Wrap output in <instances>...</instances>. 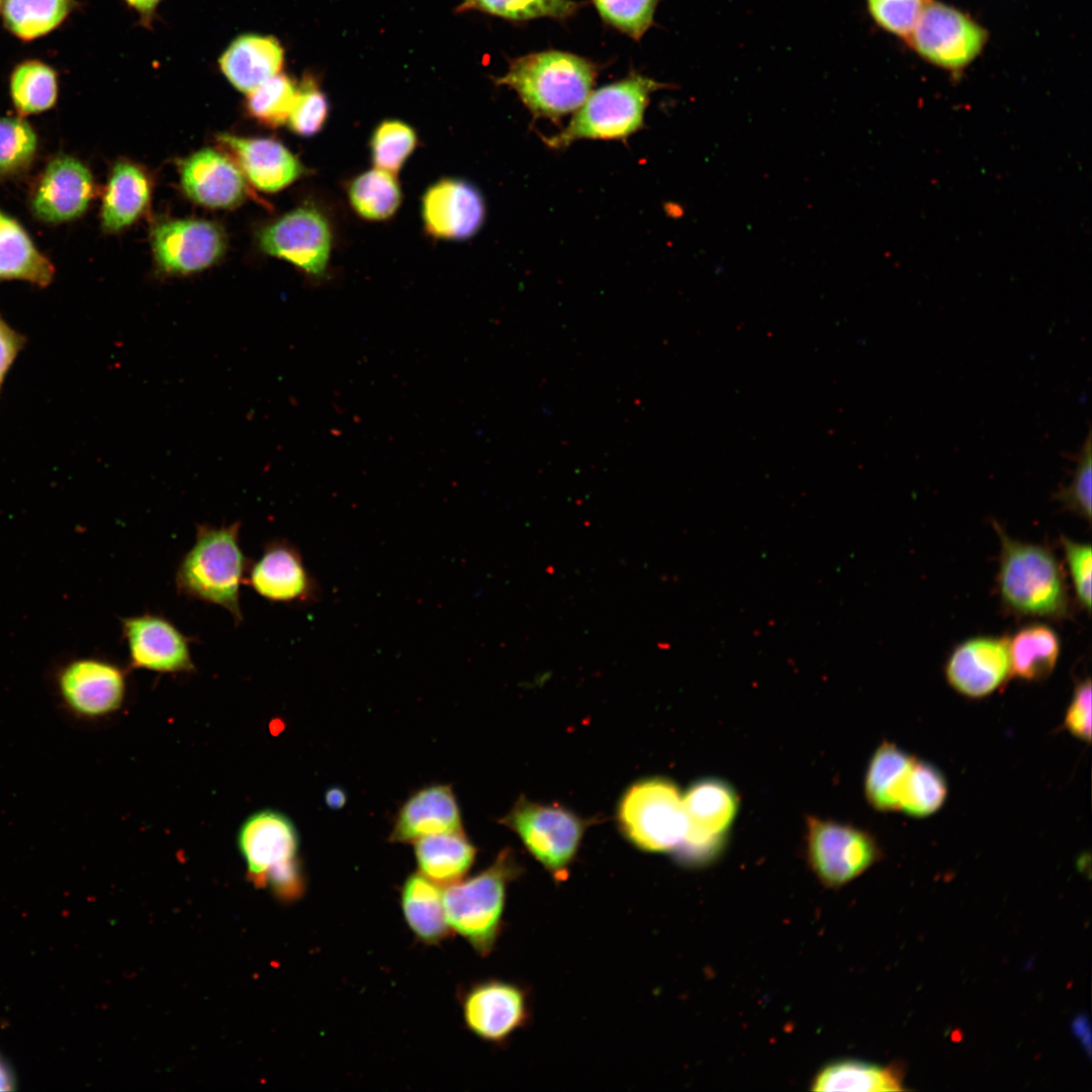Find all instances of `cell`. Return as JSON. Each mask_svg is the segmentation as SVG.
Instances as JSON below:
<instances>
[{
	"label": "cell",
	"mask_w": 1092,
	"mask_h": 1092,
	"mask_svg": "<svg viewBox=\"0 0 1092 1092\" xmlns=\"http://www.w3.org/2000/svg\"><path fill=\"white\" fill-rule=\"evenodd\" d=\"M598 75L599 66L592 60L548 50L511 60L494 82L514 90L535 118L557 122L583 103Z\"/></svg>",
	"instance_id": "6da1fadb"
},
{
	"label": "cell",
	"mask_w": 1092,
	"mask_h": 1092,
	"mask_svg": "<svg viewBox=\"0 0 1092 1092\" xmlns=\"http://www.w3.org/2000/svg\"><path fill=\"white\" fill-rule=\"evenodd\" d=\"M240 529L239 521L220 527L197 524L194 543L175 573L178 594L223 608L236 625L244 621L241 585L251 561L241 548Z\"/></svg>",
	"instance_id": "7a4b0ae2"
},
{
	"label": "cell",
	"mask_w": 1092,
	"mask_h": 1092,
	"mask_svg": "<svg viewBox=\"0 0 1092 1092\" xmlns=\"http://www.w3.org/2000/svg\"><path fill=\"white\" fill-rule=\"evenodd\" d=\"M994 528L1001 545L997 583L1004 607L1020 616L1065 617L1069 609L1067 585L1054 553L1010 538L997 523Z\"/></svg>",
	"instance_id": "3957f363"
},
{
	"label": "cell",
	"mask_w": 1092,
	"mask_h": 1092,
	"mask_svg": "<svg viewBox=\"0 0 1092 1092\" xmlns=\"http://www.w3.org/2000/svg\"><path fill=\"white\" fill-rule=\"evenodd\" d=\"M521 873L514 851L506 848L488 868L447 886L443 893L450 928L478 954L487 956L493 950L502 930L508 887Z\"/></svg>",
	"instance_id": "277c9868"
},
{
	"label": "cell",
	"mask_w": 1092,
	"mask_h": 1092,
	"mask_svg": "<svg viewBox=\"0 0 1092 1092\" xmlns=\"http://www.w3.org/2000/svg\"><path fill=\"white\" fill-rule=\"evenodd\" d=\"M669 87L632 71L592 91L566 127L557 134L543 136V141L552 149L568 147L578 140L625 141L644 126L652 93Z\"/></svg>",
	"instance_id": "5b68a950"
},
{
	"label": "cell",
	"mask_w": 1092,
	"mask_h": 1092,
	"mask_svg": "<svg viewBox=\"0 0 1092 1092\" xmlns=\"http://www.w3.org/2000/svg\"><path fill=\"white\" fill-rule=\"evenodd\" d=\"M623 835L647 852L674 851L687 827L684 795L665 778H648L630 786L618 810Z\"/></svg>",
	"instance_id": "8992f818"
},
{
	"label": "cell",
	"mask_w": 1092,
	"mask_h": 1092,
	"mask_svg": "<svg viewBox=\"0 0 1092 1092\" xmlns=\"http://www.w3.org/2000/svg\"><path fill=\"white\" fill-rule=\"evenodd\" d=\"M500 822L514 831L526 849L556 882L570 871L589 820L558 804L521 797Z\"/></svg>",
	"instance_id": "52a82bcc"
},
{
	"label": "cell",
	"mask_w": 1092,
	"mask_h": 1092,
	"mask_svg": "<svg viewBox=\"0 0 1092 1092\" xmlns=\"http://www.w3.org/2000/svg\"><path fill=\"white\" fill-rule=\"evenodd\" d=\"M987 38V30L972 17L929 0L906 41L928 63L956 72L981 54Z\"/></svg>",
	"instance_id": "ba28073f"
},
{
	"label": "cell",
	"mask_w": 1092,
	"mask_h": 1092,
	"mask_svg": "<svg viewBox=\"0 0 1092 1092\" xmlns=\"http://www.w3.org/2000/svg\"><path fill=\"white\" fill-rule=\"evenodd\" d=\"M687 827L674 850L687 866L711 860L721 848L738 810L735 790L718 779H704L692 785L684 796Z\"/></svg>",
	"instance_id": "9c48e42d"
},
{
	"label": "cell",
	"mask_w": 1092,
	"mask_h": 1092,
	"mask_svg": "<svg viewBox=\"0 0 1092 1092\" xmlns=\"http://www.w3.org/2000/svg\"><path fill=\"white\" fill-rule=\"evenodd\" d=\"M807 857L817 879L838 889L866 872L878 859L873 836L851 825L807 818Z\"/></svg>",
	"instance_id": "30bf717a"
},
{
	"label": "cell",
	"mask_w": 1092,
	"mask_h": 1092,
	"mask_svg": "<svg viewBox=\"0 0 1092 1092\" xmlns=\"http://www.w3.org/2000/svg\"><path fill=\"white\" fill-rule=\"evenodd\" d=\"M259 246L266 254L284 259L308 275L323 277L332 248L331 228L318 209L300 206L264 228Z\"/></svg>",
	"instance_id": "8fae6325"
},
{
	"label": "cell",
	"mask_w": 1092,
	"mask_h": 1092,
	"mask_svg": "<svg viewBox=\"0 0 1092 1092\" xmlns=\"http://www.w3.org/2000/svg\"><path fill=\"white\" fill-rule=\"evenodd\" d=\"M245 583L261 598L288 606H310L322 597L299 549L284 538L265 543L259 558L250 561Z\"/></svg>",
	"instance_id": "7c38bea8"
},
{
	"label": "cell",
	"mask_w": 1092,
	"mask_h": 1092,
	"mask_svg": "<svg viewBox=\"0 0 1092 1092\" xmlns=\"http://www.w3.org/2000/svg\"><path fill=\"white\" fill-rule=\"evenodd\" d=\"M461 1003L467 1028L490 1043L507 1041L530 1019L527 990L509 981L478 982L464 993Z\"/></svg>",
	"instance_id": "4fadbf2b"
},
{
	"label": "cell",
	"mask_w": 1092,
	"mask_h": 1092,
	"mask_svg": "<svg viewBox=\"0 0 1092 1092\" xmlns=\"http://www.w3.org/2000/svg\"><path fill=\"white\" fill-rule=\"evenodd\" d=\"M129 666L161 673L191 672V638L162 615L145 612L120 619Z\"/></svg>",
	"instance_id": "5bb4252c"
},
{
	"label": "cell",
	"mask_w": 1092,
	"mask_h": 1092,
	"mask_svg": "<svg viewBox=\"0 0 1092 1092\" xmlns=\"http://www.w3.org/2000/svg\"><path fill=\"white\" fill-rule=\"evenodd\" d=\"M151 243L159 268L174 275L206 269L216 263L225 250L221 228L203 219L163 221L152 230Z\"/></svg>",
	"instance_id": "9a60e30c"
},
{
	"label": "cell",
	"mask_w": 1092,
	"mask_h": 1092,
	"mask_svg": "<svg viewBox=\"0 0 1092 1092\" xmlns=\"http://www.w3.org/2000/svg\"><path fill=\"white\" fill-rule=\"evenodd\" d=\"M59 694L65 706L83 718H98L120 708L126 692L125 671L98 657L68 662L58 673Z\"/></svg>",
	"instance_id": "2e32d148"
},
{
	"label": "cell",
	"mask_w": 1092,
	"mask_h": 1092,
	"mask_svg": "<svg viewBox=\"0 0 1092 1092\" xmlns=\"http://www.w3.org/2000/svg\"><path fill=\"white\" fill-rule=\"evenodd\" d=\"M94 195L90 170L69 155L53 158L37 178L29 198L33 215L47 223H62L82 216Z\"/></svg>",
	"instance_id": "e0dca14e"
},
{
	"label": "cell",
	"mask_w": 1092,
	"mask_h": 1092,
	"mask_svg": "<svg viewBox=\"0 0 1092 1092\" xmlns=\"http://www.w3.org/2000/svg\"><path fill=\"white\" fill-rule=\"evenodd\" d=\"M238 846L251 881L265 886L272 873L297 859L298 835L288 817L265 809L244 821L238 834Z\"/></svg>",
	"instance_id": "ac0fdd59"
},
{
	"label": "cell",
	"mask_w": 1092,
	"mask_h": 1092,
	"mask_svg": "<svg viewBox=\"0 0 1092 1092\" xmlns=\"http://www.w3.org/2000/svg\"><path fill=\"white\" fill-rule=\"evenodd\" d=\"M944 671L949 686L961 695L974 699L989 696L1011 675L1009 639H967L950 653Z\"/></svg>",
	"instance_id": "d6986e66"
},
{
	"label": "cell",
	"mask_w": 1092,
	"mask_h": 1092,
	"mask_svg": "<svg viewBox=\"0 0 1092 1092\" xmlns=\"http://www.w3.org/2000/svg\"><path fill=\"white\" fill-rule=\"evenodd\" d=\"M422 216L429 235L444 240H465L481 228L485 206L475 186L461 179H442L422 199Z\"/></svg>",
	"instance_id": "ffe728a7"
},
{
	"label": "cell",
	"mask_w": 1092,
	"mask_h": 1092,
	"mask_svg": "<svg viewBox=\"0 0 1092 1092\" xmlns=\"http://www.w3.org/2000/svg\"><path fill=\"white\" fill-rule=\"evenodd\" d=\"M180 181L186 195L211 208H232L247 194L246 178L234 160L212 149H202L180 167Z\"/></svg>",
	"instance_id": "44dd1931"
},
{
	"label": "cell",
	"mask_w": 1092,
	"mask_h": 1092,
	"mask_svg": "<svg viewBox=\"0 0 1092 1092\" xmlns=\"http://www.w3.org/2000/svg\"><path fill=\"white\" fill-rule=\"evenodd\" d=\"M216 140L231 154L245 178L261 191L277 192L304 173L299 160L276 140L226 132L219 133Z\"/></svg>",
	"instance_id": "7402d4cb"
},
{
	"label": "cell",
	"mask_w": 1092,
	"mask_h": 1092,
	"mask_svg": "<svg viewBox=\"0 0 1092 1092\" xmlns=\"http://www.w3.org/2000/svg\"><path fill=\"white\" fill-rule=\"evenodd\" d=\"M459 831L461 816L451 787L435 785L406 800L397 813L389 840L414 842L427 835Z\"/></svg>",
	"instance_id": "603a6c76"
},
{
	"label": "cell",
	"mask_w": 1092,
	"mask_h": 1092,
	"mask_svg": "<svg viewBox=\"0 0 1092 1092\" xmlns=\"http://www.w3.org/2000/svg\"><path fill=\"white\" fill-rule=\"evenodd\" d=\"M283 60V49L275 37L249 33L232 41L218 62L233 86L249 93L280 73Z\"/></svg>",
	"instance_id": "cb8c5ba5"
},
{
	"label": "cell",
	"mask_w": 1092,
	"mask_h": 1092,
	"mask_svg": "<svg viewBox=\"0 0 1092 1092\" xmlns=\"http://www.w3.org/2000/svg\"><path fill=\"white\" fill-rule=\"evenodd\" d=\"M151 197V182L136 164L117 161L109 175L102 199L101 225L117 233L132 224L145 211Z\"/></svg>",
	"instance_id": "d4e9b609"
},
{
	"label": "cell",
	"mask_w": 1092,
	"mask_h": 1092,
	"mask_svg": "<svg viewBox=\"0 0 1092 1092\" xmlns=\"http://www.w3.org/2000/svg\"><path fill=\"white\" fill-rule=\"evenodd\" d=\"M54 275V265L22 225L0 210V280L18 279L46 287Z\"/></svg>",
	"instance_id": "484cf974"
},
{
	"label": "cell",
	"mask_w": 1092,
	"mask_h": 1092,
	"mask_svg": "<svg viewBox=\"0 0 1092 1092\" xmlns=\"http://www.w3.org/2000/svg\"><path fill=\"white\" fill-rule=\"evenodd\" d=\"M414 844L420 873L439 886L462 880L476 855L463 831L427 835Z\"/></svg>",
	"instance_id": "4316f807"
},
{
	"label": "cell",
	"mask_w": 1092,
	"mask_h": 1092,
	"mask_svg": "<svg viewBox=\"0 0 1092 1092\" xmlns=\"http://www.w3.org/2000/svg\"><path fill=\"white\" fill-rule=\"evenodd\" d=\"M400 905L406 924L421 941L437 944L450 935L443 893L423 874H412L405 880Z\"/></svg>",
	"instance_id": "83f0119b"
},
{
	"label": "cell",
	"mask_w": 1092,
	"mask_h": 1092,
	"mask_svg": "<svg viewBox=\"0 0 1092 1092\" xmlns=\"http://www.w3.org/2000/svg\"><path fill=\"white\" fill-rule=\"evenodd\" d=\"M903 1073L898 1066L881 1067L856 1060L827 1064L811 1081L813 1091H901Z\"/></svg>",
	"instance_id": "f1b7e54d"
},
{
	"label": "cell",
	"mask_w": 1092,
	"mask_h": 1092,
	"mask_svg": "<svg viewBox=\"0 0 1092 1092\" xmlns=\"http://www.w3.org/2000/svg\"><path fill=\"white\" fill-rule=\"evenodd\" d=\"M1061 652L1058 634L1044 624H1030L1009 639L1011 674L1039 680L1054 670Z\"/></svg>",
	"instance_id": "f546056e"
},
{
	"label": "cell",
	"mask_w": 1092,
	"mask_h": 1092,
	"mask_svg": "<svg viewBox=\"0 0 1092 1092\" xmlns=\"http://www.w3.org/2000/svg\"><path fill=\"white\" fill-rule=\"evenodd\" d=\"M914 757L893 743L884 742L875 751L866 774L868 802L879 811H896Z\"/></svg>",
	"instance_id": "4dcf8cb0"
},
{
	"label": "cell",
	"mask_w": 1092,
	"mask_h": 1092,
	"mask_svg": "<svg viewBox=\"0 0 1092 1092\" xmlns=\"http://www.w3.org/2000/svg\"><path fill=\"white\" fill-rule=\"evenodd\" d=\"M9 92L20 116L47 111L58 99V74L42 61L24 60L11 71Z\"/></svg>",
	"instance_id": "1f68e13d"
},
{
	"label": "cell",
	"mask_w": 1092,
	"mask_h": 1092,
	"mask_svg": "<svg viewBox=\"0 0 1092 1092\" xmlns=\"http://www.w3.org/2000/svg\"><path fill=\"white\" fill-rule=\"evenodd\" d=\"M74 7L75 0H4L3 22L18 39L33 40L58 28Z\"/></svg>",
	"instance_id": "d6a6232c"
},
{
	"label": "cell",
	"mask_w": 1092,
	"mask_h": 1092,
	"mask_svg": "<svg viewBox=\"0 0 1092 1092\" xmlns=\"http://www.w3.org/2000/svg\"><path fill=\"white\" fill-rule=\"evenodd\" d=\"M348 196L354 210L370 220L389 218L401 203L395 175L378 168L356 177L349 186Z\"/></svg>",
	"instance_id": "836d02e7"
},
{
	"label": "cell",
	"mask_w": 1092,
	"mask_h": 1092,
	"mask_svg": "<svg viewBox=\"0 0 1092 1092\" xmlns=\"http://www.w3.org/2000/svg\"><path fill=\"white\" fill-rule=\"evenodd\" d=\"M585 5L575 0H463L457 10L480 11L513 22L537 18L565 21Z\"/></svg>",
	"instance_id": "e575fe53"
},
{
	"label": "cell",
	"mask_w": 1092,
	"mask_h": 1092,
	"mask_svg": "<svg viewBox=\"0 0 1092 1092\" xmlns=\"http://www.w3.org/2000/svg\"><path fill=\"white\" fill-rule=\"evenodd\" d=\"M947 785L932 764L914 759L900 798V808L912 817H927L944 803Z\"/></svg>",
	"instance_id": "d590c367"
},
{
	"label": "cell",
	"mask_w": 1092,
	"mask_h": 1092,
	"mask_svg": "<svg viewBox=\"0 0 1092 1092\" xmlns=\"http://www.w3.org/2000/svg\"><path fill=\"white\" fill-rule=\"evenodd\" d=\"M296 95L295 82L278 73L249 92L246 109L259 123L278 127L288 120Z\"/></svg>",
	"instance_id": "8d00e7d4"
},
{
	"label": "cell",
	"mask_w": 1092,
	"mask_h": 1092,
	"mask_svg": "<svg viewBox=\"0 0 1092 1092\" xmlns=\"http://www.w3.org/2000/svg\"><path fill=\"white\" fill-rule=\"evenodd\" d=\"M36 150V133L22 116L0 117V176L10 177L26 171Z\"/></svg>",
	"instance_id": "74e56055"
},
{
	"label": "cell",
	"mask_w": 1092,
	"mask_h": 1092,
	"mask_svg": "<svg viewBox=\"0 0 1092 1092\" xmlns=\"http://www.w3.org/2000/svg\"><path fill=\"white\" fill-rule=\"evenodd\" d=\"M417 146L413 127L399 120H384L371 139L372 160L376 168L396 174Z\"/></svg>",
	"instance_id": "f35d334b"
},
{
	"label": "cell",
	"mask_w": 1092,
	"mask_h": 1092,
	"mask_svg": "<svg viewBox=\"0 0 1092 1092\" xmlns=\"http://www.w3.org/2000/svg\"><path fill=\"white\" fill-rule=\"evenodd\" d=\"M660 0H590L602 20L639 41L654 23Z\"/></svg>",
	"instance_id": "ab89813d"
},
{
	"label": "cell",
	"mask_w": 1092,
	"mask_h": 1092,
	"mask_svg": "<svg viewBox=\"0 0 1092 1092\" xmlns=\"http://www.w3.org/2000/svg\"><path fill=\"white\" fill-rule=\"evenodd\" d=\"M328 114L329 102L317 81L304 75L287 120L290 128L298 135L311 136L323 128Z\"/></svg>",
	"instance_id": "60d3db41"
},
{
	"label": "cell",
	"mask_w": 1092,
	"mask_h": 1092,
	"mask_svg": "<svg viewBox=\"0 0 1092 1092\" xmlns=\"http://www.w3.org/2000/svg\"><path fill=\"white\" fill-rule=\"evenodd\" d=\"M1091 430L1080 449L1072 455L1074 468L1071 480L1067 485L1055 493V497L1066 508L1081 518L1091 519V494H1092V459H1091Z\"/></svg>",
	"instance_id": "b9f144b4"
},
{
	"label": "cell",
	"mask_w": 1092,
	"mask_h": 1092,
	"mask_svg": "<svg viewBox=\"0 0 1092 1092\" xmlns=\"http://www.w3.org/2000/svg\"><path fill=\"white\" fill-rule=\"evenodd\" d=\"M928 1L867 0V4L879 26L906 41Z\"/></svg>",
	"instance_id": "7bdbcfd3"
},
{
	"label": "cell",
	"mask_w": 1092,
	"mask_h": 1092,
	"mask_svg": "<svg viewBox=\"0 0 1092 1092\" xmlns=\"http://www.w3.org/2000/svg\"><path fill=\"white\" fill-rule=\"evenodd\" d=\"M1062 546L1078 603L1090 613L1092 549L1089 543H1080L1062 537Z\"/></svg>",
	"instance_id": "ee69618b"
},
{
	"label": "cell",
	"mask_w": 1092,
	"mask_h": 1092,
	"mask_svg": "<svg viewBox=\"0 0 1092 1092\" xmlns=\"http://www.w3.org/2000/svg\"><path fill=\"white\" fill-rule=\"evenodd\" d=\"M1065 725L1075 737L1090 742L1091 739V681L1079 682L1068 707Z\"/></svg>",
	"instance_id": "f6af8a7d"
},
{
	"label": "cell",
	"mask_w": 1092,
	"mask_h": 1092,
	"mask_svg": "<svg viewBox=\"0 0 1092 1092\" xmlns=\"http://www.w3.org/2000/svg\"><path fill=\"white\" fill-rule=\"evenodd\" d=\"M22 345L23 338L0 317V386Z\"/></svg>",
	"instance_id": "bcb514c9"
},
{
	"label": "cell",
	"mask_w": 1092,
	"mask_h": 1092,
	"mask_svg": "<svg viewBox=\"0 0 1092 1092\" xmlns=\"http://www.w3.org/2000/svg\"><path fill=\"white\" fill-rule=\"evenodd\" d=\"M15 1089V1078L7 1061L0 1054V1091Z\"/></svg>",
	"instance_id": "7dc6e473"
},
{
	"label": "cell",
	"mask_w": 1092,
	"mask_h": 1092,
	"mask_svg": "<svg viewBox=\"0 0 1092 1092\" xmlns=\"http://www.w3.org/2000/svg\"><path fill=\"white\" fill-rule=\"evenodd\" d=\"M146 19L151 18L160 0H124Z\"/></svg>",
	"instance_id": "c3c4849f"
},
{
	"label": "cell",
	"mask_w": 1092,
	"mask_h": 1092,
	"mask_svg": "<svg viewBox=\"0 0 1092 1092\" xmlns=\"http://www.w3.org/2000/svg\"><path fill=\"white\" fill-rule=\"evenodd\" d=\"M326 803L332 809L342 808L347 800L345 792L340 788H331L327 791Z\"/></svg>",
	"instance_id": "681fc988"
},
{
	"label": "cell",
	"mask_w": 1092,
	"mask_h": 1092,
	"mask_svg": "<svg viewBox=\"0 0 1092 1092\" xmlns=\"http://www.w3.org/2000/svg\"><path fill=\"white\" fill-rule=\"evenodd\" d=\"M3 3H4V0H0V10H2Z\"/></svg>",
	"instance_id": "f907efd6"
}]
</instances>
